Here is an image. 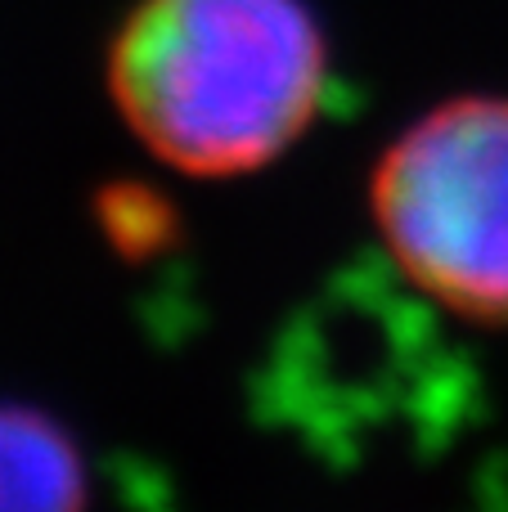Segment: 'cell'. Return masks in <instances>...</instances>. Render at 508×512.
Wrapping results in <instances>:
<instances>
[{"label": "cell", "mask_w": 508, "mask_h": 512, "mask_svg": "<svg viewBox=\"0 0 508 512\" xmlns=\"http://www.w3.org/2000/svg\"><path fill=\"white\" fill-rule=\"evenodd\" d=\"M329 36L306 0H140L108 45L131 135L198 180L248 176L320 117Z\"/></svg>", "instance_id": "1"}, {"label": "cell", "mask_w": 508, "mask_h": 512, "mask_svg": "<svg viewBox=\"0 0 508 512\" xmlns=\"http://www.w3.org/2000/svg\"><path fill=\"white\" fill-rule=\"evenodd\" d=\"M369 212L423 297L508 324V95H455L405 126L369 176Z\"/></svg>", "instance_id": "2"}, {"label": "cell", "mask_w": 508, "mask_h": 512, "mask_svg": "<svg viewBox=\"0 0 508 512\" xmlns=\"http://www.w3.org/2000/svg\"><path fill=\"white\" fill-rule=\"evenodd\" d=\"M90 499L72 432L36 405L0 400V512H54Z\"/></svg>", "instance_id": "3"}, {"label": "cell", "mask_w": 508, "mask_h": 512, "mask_svg": "<svg viewBox=\"0 0 508 512\" xmlns=\"http://www.w3.org/2000/svg\"><path fill=\"white\" fill-rule=\"evenodd\" d=\"M99 225L122 256H153L176 234V216L144 185H113L99 198Z\"/></svg>", "instance_id": "4"}]
</instances>
